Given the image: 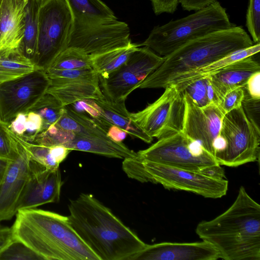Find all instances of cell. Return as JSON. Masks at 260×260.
<instances>
[{
    "instance_id": "1",
    "label": "cell",
    "mask_w": 260,
    "mask_h": 260,
    "mask_svg": "<svg viewBox=\"0 0 260 260\" xmlns=\"http://www.w3.org/2000/svg\"><path fill=\"white\" fill-rule=\"evenodd\" d=\"M68 209L70 225L99 260H128L147 244L91 194H80Z\"/></svg>"
},
{
    "instance_id": "2",
    "label": "cell",
    "mask_w": 260,
    "mask_h": 260,
    "mask_svg": "<svg viewBox=\"0 0 260 260\" xmlns=\"http://www.w3.org/2000/svg\"><path fill=\"white\" fill-rule=\"evenodd\" d=\"M196 232L216 250L220 258L260 259V205L243 186L226 211L199 223Z\"/></svg>"
},
{
    "instance_id": "3",
    "label": "cell",
    "mask_w": 260,
    "mask_h": 260,
    "mask_svg": "<svg viewBox=\"0 0 260 260\" xmlns=\"http://www.w3.org/2000/svg\"><path fill=\"white\" fill-rule=\"evenodd\" d=\"M12 226L14 239L42 260H99L70 225L67 216L31 208L18 210Z\"/></svg>"
},
{
    "instance_id": "4",
    "label": "cell",
    "mask_w": 260,
    "mask_h": 260,
    "mask_svg": "<svg viewBox=\"0 0 260 260\" xmlns=\"http://www.w3.org/2000/svg\"><path fill=\"white\" fill-rule=\"evenodd\" d=\"M253 44L241 26L235 25L205 35L164 56L162 63L138 88H165L179 77Z\"/></svg>"
},
{
    "instance_id": "5",
    "label": "cell",
    "mask_w": 260,
    "mask_h": 260,
    "mask_svg": "<svg viewBox=\"0 0 260 260\" xmlns=\"http://www.w3.org/2000/svg\"><path fill=\"white\" fill-rule=\"evenodd\" d=\"M235 25L225 9L216 1L185 17L154 27L145 41L138 45L166 56L189 42Z\"/></svg>"
},
{
    "instance_id": "6",
    "label": "cell",
    "mask_w": 260,
    "mask_h": 260,
    "mask_svg": "<svg viewBox=\"0 0 260 260\" xmlns=\"http://www.w3.org/2000/svg\"><path fill=\"white\" fill-rule=\"evenodd\" d=\"M74 19L65 0H45L38 12L37 50L34 63L45 71L68 48Z\"/></svg>"
},
{
    "instance_id": "7",
    "label": "cell",
    "mask_w": 260,
    "mask_h": 260,
    "mask_svg": "<svg viewBox=\"0 0 260 260\" xmlns=\"http://www.w3.org/2000/svg\"><path fill=\"white\" fill-rule=\"evenodd\" d=\"M219 135L224 146L214 158L220 166L235 167L259 160L260 129L250 121L242 106L224 115Z\"/></svg>"
},
{
    "instance_id": "8",
    "label": "cell",
    "mask_w": 260,
    "mask_h": 260,
    "mask_svg": "<svg viewBox=\"0 0 260 260\" xmlns=\"http://www.w3.org/2000/svg\"><path fill=\"white\" fill-rule=\"evenodd\" d=\"M141 182L159 183L165 188L191 192L205 198L217 199L226 193L228 181L200 172L172 167L139 158Z\"/></svg>"
},
{
    "instance_id": "9",
    "label": "cell",
    "mask_w": 260,
    "mask_h": 260,
    "mask_svg": "<svg viewBox=\"0 0 260 260\" xmlns=\"http://www.w3.org/2000/svg\"><path fill=\"white\" fill-rule=\"evenodd\" d=\"M137 153L141 160L200 172L219 165L213 156L182 132L159 139Z\"/></svg>"
},
{
    "instance_id": "10",
    "label": "cell",
    "mask_w": 260,
    "mask_h": 260,
    "mask_svg": "<svg viewBox=\"0 0 260 260\" xmlns=\"http://www.w3.org/2000/svg\"><path fill=\"white\" fill-rule=\"evenodd\" d=\"M161 95L137 113L132 119L148 135L158 139L182 132L185 103L183 93L176 85L165 88Z\"/></svg>"
},
{
    "instance_id": "11",
    "label": "cell",
    "mask_w": 260,
    "mask_h": 260,
    "mask_svg": "<svg viewBox=\"0 0 260 260\" xmlns=\"http://www.w3.org/2000/svg\"><path fill=\"white\" fill-rule=\"evenodd\" d=\"M164 59V56L156 54L148 47H138L117 70L106 77L99 76L105 99L114 102L125 101Z\"/></svg>"
},
{
    "instance_id": "12",
    "label": "cell",
    "mask_w": 260,
    "mask_h": 260,
    "mask_svg": "<svg viewBox=\"0 0 260 260\" xmlns=\"http://www.w3.org/2000/svg\"><path fill=\"white\" fill-rule=\"evenodd\" d=\"M49 84V78L41 68L1 83L0 119L9 123L18 114L27 112L45 94Z\"/></svg>"
},
{
    "instance_id": "13",
    "label": "cell",
    "mask_w": 260,
    "mask_h": 260,
    "mask_svg": "<svg viewBox=\"0 0 260 260\" xmlns=\"http://www.w3.org/2000/svg\"><path fill=\"white\" fill-rule=\"evenodd\" d=\"M129 36L128 24L118 20L92 23L74 20L68 47L94 55L128 46Z\"/></svg>"
},
{
    "instance_id": "14",
    "label": "cell",
    "mask_w": 260,
    "mask_h": 260,
    "mask_svg": "<svg viewBox=\"0 0 260 260\" xmlns=\"http://www.w3.org/2000/svg\"><path fill=\"white\" fill-rule=\"evenodd\" d=\"M50 79L46 93L56 98L63 106L85 100L105 99L99 77L92 68L78 70H48Z\"/></svg>"
},
{
    "instance_id": "15",
    "label": "cell",
    "mask_w": 260,
    "mask_h": 260,
    "mask_svg": "<svg viewBox=\"0 0 260 260\" xmlns=\"http://www.w3.org/2000/svg\"><path fill=\"white\" fill-rule=\"evenodd\" d=\"M18 152L10 160L0 182V222L16 214L17 206L31 172V160L22 140L16 136Z\"/></svg>"
},
{
    "instance_id": "16",
    "label": "cell",
    "mask_w": 260,
    "mask_h": 260,
    "mask_svg": "<svg viewBox=\"0 0 260 260\" xmlns=\"http://www.w3.org/2000/svg\"><path fill=\"white\" fill-rule=\"evenodd\" d=\"M185 111L182 132L214 157V143L219 136L224 114L218 106H197L184 94Z\"/></svg>"
},
{
    "instance_id": "17",
    "label": "cell",
    "mask_w": 260,
    "mask_h": 260,
    "mask_svg": "<svg viewBox=\"0 0 260 260\" xmlns=\"http://www.w3.org/2000/svg\"><path fill=\"white\" fill-rule=\"evenodd\" d=\"M63 184L59 169L51 170L31 160V172L17 210L36 208L59 202Z\"/></svg>"
},
{
    "instance_id": "18",
    "label": "cell",
    "mask_w": 260,
    "mask_h": 260,
    "mask_svg": "<svg viewBox=\"0 0 260 260\" xmlns=\"http://www.w3.org/2000/svg\"><path fill=\"white\" fill-rule=\"evenodd\" d=\"M216 250L204 241L192 243L162 242L146 244L128 260H215Z\"/></svg>"
},
{
    "instance_id": "19",
    "label": "cell",
    "mask_w": 260,
    "mask_h": 260,
    "mask_svg": "<svg viewBox=\"0 0 260 260\" xmlns=\"http://www.w3.org/2000/svg\"><path fill=\"white\" fill-rule=\"evenodd\" d=\"M28 0H3L0 7V57L22 53Z\"/></svg>"
},
{
    "instance_id": "20",
    "label": "cell",
    "mask_w": 260,
    "mask_h": 260,
    "mask_svg": "<svg viewBox=\"0 0 260 260\" xmlns=\"http://www.w3.org/2000/svg\"><path fill=\"white\" fill-rule=\"evenodd\" d=\"M257 72H260L259 63L250 56L235 61L208 75L219 105L227 92L244 86L249 77Z\"/></svg>"
},
{
    "instance_id": "21",
    "label": "cell",
    "mask_w": 260,
    "mask_h": 260,
    "mask_svg": "<svg viewBox=\"0 0 260 260\" xmlns=\"http://www.w3.org/2000/svg\"><path fill=\"white\" fill-rule=\"evenodd\" d=\"M93 100L100 114L96 120L115 125L131 136L146 143H150L152 141L153 138L144 132L132 119L131 113L126 108L124 101L114 102L106 99Z\"/></svg>"
},
{
    "instance_id": "22",
    "label": "cell",
    "mask_w": 260,
    "mask_h": 260,
    "mask_svg": "<svg viewBox=\"0 0 260 260\" xmlns=\"http://www.w3.org/2000/svg\"><path fill=\"white\" fill-rule=\"evenodd\" d=\"M63 146L71 151H81L109 157L123 159L138 157L137 153L129 149L122 142H117L110 139L102 137L75 134L72 140Z\"/></svg>"
},
{
    "instance_id": "23",
    "label": "cell",
    "mask_w": 260,
    "mask_h": 260,
    "mask_svg": "<svg viewBox=\"0 0 260 260\" xmlns=\"http://www.w3.org/2000/svg\"><path fill=\"white\" fill-rule=\"evenodd\" d=\"M55 124L61 129L75 135L110 139L106 128L101 123L69 105L64 106L62 114Z\"/></svg>"
},
{
    "instance_id": "24",
    "label": "cell",
    "mask_w": 260,
    "mask_h": 260,
    "mask_svg": "<svg viewBox=\"0 0 260 260\" xmlns=\"http://www.w3.org/2000/svg\"><path fill=\"white\" fill-rule=\"evenodd\" d=\"M74 20L100 23L117 20L113 12L101 0H65Z\"/></svg>"
},
{
    "instance_id": "25",
    "label": "cell",
    "mask_w": 260,
    "mask_h": 260,
    "mask_svg": "<svg viewBox=\"0 0 260 260\" xmlns=\"http://www.w3.org/2000/svg\"><path fill=\"white\" fill-rule=\"evenodd\" d=\"M259 50V42L255 43L250 47L233 52L212 63L181 76L176 79L172 84L188 82L203 76L211 75L235 61L253 56L258 53Z\"/></svg>"
},
{
    "instance_id": "26",
    "label": "cell",
    "mask_w": 260,
    "mask_h": 260,
    "mask_svg": "<svg viewBox=\"0 0 260 260\" xmlns=\"http://www.w3.org/2000/svg\"><path fill=\"white\" fill-rule=\"evenodd\" d=\"M138 47V44L132 43L125 47L100 54L90 55L92 68L99 76L106 77L125 62Z\"/></svg>"
},
{
    "instance_id": "27",
    "label": "cell",
    "mask_w": 260,
    "mask_h": 260,
    "mask_svg": "<svg viewBox=\"0 0 260 260\" xmlns=\"http://www.w3.org/2000/svg\"><path fill=\"white\" fill-rule=\"evenodd\" d=\"M44 1L28 0L25 9L24 32L21 52L34 63L37 50L38 12Z\"/></svg>"
},
{
    "instance_id": "28",
    "label": "cell",
    "mask_w": 260,
    "mask_h": 260,
    "mask_svg": "<svg viewBox=\"0 0 260 260\" xmlns=\"http://www.w3.org/2000/svg\"><path fill=\"white\" fill-rule=\"evenodd\" d=\"M175 84L199 107H204L211 104L219 106V102L210 83L209 76Z\"/></svg>"
},
{
    "instance_id": "29",
    "label": "cell",
    "mask_w": 260,
    "mask_h": 260,
    "mask_svg": "<svg viewBox=\"0 0 260 260\" xmlns=\"http://www.w3.org/2000/svg\"><path fill=\"white\" fill-rule=\"evenodd\" d=\"M38 68L22 53L0 57V83L17 79Z\"/></svg>"
},
{
    "instance_id": "30",
    "label": "cell",
    "mask_w": 260,
    "mask_h": 260,
    "mask_svg": "<svg viewBox=\"0 0 260 260\" xmlns=\"http://www.w3.org/2000/svg\"><path fill=\"white\" fill-rule=\"evenodd\" d=\"M92 68L90 55L74 47L61 52L45 71L71 70Z\"/></svg>"
},
{
    "instance_id": "31",
    "label": "cell",
    "mask_w": 260,
    "mask_h": 260,
    "mask_svg": "<svg viewBox=\"0 0 260 260\" xmlns=\"http://www.w3.org/2000/svg\"><path fill=\"white\" fill-rule=\"evenodd\" d=\"M64 106L51 94H45L28 111L40 115L43 120L42 131L55 124L63 113Z\"/></svg>"
},
{
    "instance_id": "32",
    "label": "cell",
    "mask_w": 260,
    "mask_h": 260,
    "mask_svg": "<svg viewBox=\"0 0 260 260\" xmlns=\"http://www.w3.org/2000/svg\"><path fill=\"white\" fill-rule=\"evenodd\" d=\"M74 135L73 133L62 129L54 124L40 132L32 143L48 147L63 145L72 140Z\"/></svg>"
},
{
    "instance_id": "33",
    "label": "cell",
    "mask_w": 260,
    "mask_h": 260,
    "mask_svg": "<svg viewBox=\"0 0 260 260\" xmlns=\"http://www.w3.org/2000/svg\"><path fill=\"white\" fill-rule=\"evenodd\" d=\"M18 152L16 135L9 128L8 123L0 119V158L13 159Z\"/></svg>"
},
{
    "instance_id": "34",
    "label": "cell",
    "mask_w": 260,
    "mask_h": 260,
    "mask_svg": "<svg viewBox=\"0 0 260 260\" xmlns=\"http://www.w3.org/2000/svg\"><path fill=\"white\" fill-rule=\"evenodd\" d=\"M0 260H42L22 242L14 239L1 253Z\"/></svg>"
},
{
    "instance_id": "35",
    "label": "cell",
    "mask_w": 260,
    "mask_h": 260,
    "mask_svg": "<svg viewBox=\"0 0 260 260\" xmlns=\"http://www.w3.org/2000/svg\"><path fill=\"white\" fill-rule=\"evenodd\" d=\"M22 141L31 161L37 162L47 169L55 170L59 168V165L53 158L50 152V147L29 143L23 140Z\"/></svg>"
},
{
    "instance_id": "36",
    "label": "cell",
    "mask_w": 260,
    "mask_h": 260,
    "mask_svg": "<svg viewBox=\"0 0 260 260\" xmlns=\"http://www.w3.org/2000/svg\"><path fill=\"white\" fill-rule=\"evenodd\" d=\"M246 26L254 43L260 41V0H249Z\"/></svg>"
},
{
    "instance_id": "37",
    "label": "cell",
    "mask_w": 260,
    "mask_h": 260,
    "mask_svg": "<svg viewBox=\"0 0 260 260\" xmlns=\"http://www.w3.org/2000/svg\"><path fill=\"white\" fill-rule=\"evenodd\" d=\"M26 113L25 132L20 138L26 142L32 143L42 131L43 120L40 115L35 112L28 111Z\"/></svg>"
},
{
    "instance_id": "38",
    "label": "cell",
    "mask_w": 260,
    "mask_h": 260,
    "mask_svg": "<svg viewBox=\"0 0 260 260\" xmlns=\"http://www.w3.org/2000/svg\"><path fill=\"white\" fill-rule=\"evenodd\" d=\"M242 107L248 118L258 129L259 128L260 99L251 97L244 88Z\"/></svg>"
},
{
    "instance_id": "39",
    "label": "cell",
    "mask_w": 260,
    "mask_h": 260,
    "mask_svg": "<svg viewBox=\"0 0 260 260\" xmlns=\"http://www.w3.org/2000/svg\"><path fill=\"white\" fill-rule=\"evenodd\" d=\"M244 98L243 87H239L227 92L218 106L222 112L225 113L241 107Z\"/></svg>"
},
{
    "instance_id": "40",
    "label": "cell",
    "mask_w": 260,
    "mask_h": 260,
    "mask_svg": "<svg viewBox=\"0 0 260 260\" xmlns=\"http://www.w3.org/2000/svg\"><path fill=\"white\" fill-rule=\"evenodd\" d=\"M156 15L163 13H173L176 10L179 0H150Z\"/></svg>"
},
{
    "instance_id": "41",
    "label": "cell",
    "mask_w": 260,
    "mask_h": 260,
    "mask_svg": "<svg viewBox=\"0 0 260 260\" xmlns=\"http://www.w3.org/2000/svg\"><path fill=\"white\" fill-rule=\"evenodd\" d=\"M260 72L251 75L248 79L244 88L248 93L253 98L260 99Z\"/></svg>"
},
{
    "instance_id": "42",
    "label": "cell",
    "mask_w": 260,
    "mask_h": 260,
    "mask_svg": "<svg viewBox=\"0 0 260 260\" xmlns=\"http://www.w3.org/2000/svg\"><path fill=\"white\" fill-rule=\"evenodd\" d=\"M216 0H179L183 9L187 11H198L203 9Z\"/></svg>"
},
{
    "instance_id": "43",
    "label": "cell",
    "mask_w": 260,
    "mask_h": 260,
    "mask_svg": "<svg viewBox=\"0 0 260 260\" xmlns=\"http://www.w3.org/2000/svg\"><path fill=\"white\" fill-rule=\"evenodd\" d=\"M14 239L12 227L0 223V253Z\"/></svg>"
},
{
    "instance_id": "44",
    "label": "cell",
    "mask_w": 260,
    "mask_h": 260,
    "mask_svg": "<svg viewBox=\"0 0 260 260\" xmlns=\"http://www.w3.org/2000/svg\"><path fill=\"white\" fill-rule=\"evenodd\" d=\"M50 150L53 158L58 165L66 158L71 151L62 145L50 146Z\"/></svg>"
},
{
    "instance_id": "45",
    "label": "cell",
    "mask_w": 260,
    "mask_h": 260,
    "mask_svg": "<svg viewBox=\"0 0 260 260\" xmlns=\"http://www.w3.org/2000/svg\"><path fill=\"white\" fill-rule=\"evenodd\" d=\"M127 134L125 132L113 125H111L107 131L108 137L117 142H122Z\"/></svg>"
},
{
    "instance_id": "46",
    "label": "cell",
    "mask_w": 260,
    "mask_h": 260,
    "mask_svg": "<svg viewBox=\"0 0 260 260\" xmlns=\"http://www.w3.org/2000/svg\"><path fill=\"white\" fill-rule=\"evenodd\" d=\"M10 159L0 158V182L1 181Z\"/></svg>"
},
{
    "instance_id": "47",
    "label": "cell",
    "mask_w": 260,
    "mask_h": 260,
    "mask_svg": "<svg viewBox=\"0 0 260 260\" xmlns=\"http://www.w3.org/2000/svg\"><path fill=\"white\" fill-rule=\"evenodd\" d=\"M2 1H3V0H0V7H1V4L2 3Z\"/></svg>"
}]
</instances>
